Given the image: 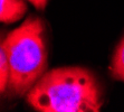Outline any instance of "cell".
<instances>
[{
    "mask_svg": "<svg viewBox=\"0 0 124 112\" xmlns=\"http://www.w3.org/2000/svg\"><path fill=\"white\" fill-rule=\"evenodd\" d=\"M0 92L5 93L8 86L10 76V65H9L8 55L2 46H0Z\"/></svg>",
    "mask_w": 124,
    "mask_h": 112,
    "instance_id": "cell-5",
    "label": "cell"
},
{
    "mask_svg": "<svg viewBox=\"0 0 124 112\" xmlns=\"http://www.w3.org/2000/svg\"><path fill=\"white\" fill-rule=\"evenodd\" d=\"M110 71L112 78L124 82V37L122 38L113 54Z\"/></svg>",
    "mask_w": 124,
    "mask_h": 112,
    "instance_id": "cell-4",
    "label": "cell"
},
{
    "mask_svg": "<svg viewBox=\"0 0 124 112\" xmlns=\"http://www.w3.org/2000/svg\"><path fill=\"white\" fill-rule=\"evenodd\" d=\"M27 5L23 0H0V20L5 24H12L23 17Z\"/></svg>",
    "mask_w": 124,
    "mask_h": 112,
    "instance_id": "cell-3",
    "label": "cell"
},
{
    "mask_svg": "<svg viewBox=\"0 0 124 112\" xmlns=\"http://www.w3.org/2000/svg\"><path fill=\"white\" fill-rule=\"evenodd\" d=\"M44 33L43 20L30 16L1 40L10 65L6 90L9 96H23L46 73L47 47Z\"/></svg>",
    "mask_w": 124,
    "mask_h": 112,
    "instance_id": "cell-2",
    "label": "cell"
},
{
    "mask_svg": "<svg viewBox=\"0 0 124 112\" xmlns=\"http://www.w3.org/2000/svg\"><path fill=\"white\" fill-rule=\"evenodd\" d=\"M27 102L40 112H98L103 96L91 71L66 66L45 73L27 93Z\"/></svg>",
    "mask_w": 124,
    "mask_h": 112,
    "instance_id": "cell-1",
    "label": "cell"
},
{
    "mask_svg": "<svg viewBox=\"0 0 124 112\" xmlns=\"http://www.w3.org/2000/svg\"><path fill=\"white\" fill-rule=\"evenodd\" d=\"M28 1L29 2H31L37 9H39V10H44L45 7H46L48 0H28Z\"/></svg>",
    "mask_w": 124,
    "mask_h": 112,
    "instance_id": "cell-6",
    "label": "cell"
}]
</instances>
